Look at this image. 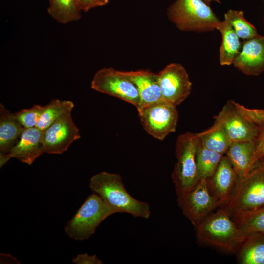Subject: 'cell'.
I'll list each match as a JSON object with an SVG mask.
<instances>
[{
    "label": "cell",
    "instance_id": "obj_1",
    "mask_svg": "<svg viewBox=\"0 0 264 264\" xmlns=\"http://www.w3.org/2000/svg\"><path fill=\"white\" fill-rule=\"evenodd\" d=\"M89 187L115 213H126L135 217L149 219V204L134 198L127 191L121 176L116 173L101 172L90 179Z\"/></svg>",
    "mask_w": 264,
    "mask_h": 264
},
{
    "label": "cell",
    "instance_id": "obj_2",
    "mask_svg": "<svg viewBox=\"0 0 264 264\" xmlns=\"http://www.w3.org/2000/svg\"><path fill=\"white\" fill-rule=\"evenodd\" d=\"M195 228L198 242L226 253L235 254L247 237L223 207L212 213Z\"/></svg>",
    "mask_w": 264,
    "mask_h": 264
},
{
    "label": "cell",
    "instance_id": "obj_3",
    "mask_svg": "<svg viewBox=\"0 0 264 264\" xmlns=\"http://www.w3.org/2000/svg\"><path fill=\"white\" fill-rule=\"evenodd\" d=\"M214 118L232 142L255 141L264 124V110L249 109L229 100Z\"/></svg>",
    "mask_w": 264,
    "mask_h": 264
},
{
    "label": "cell",
    "instance_id": "obj_4",
    "mask_svg": "<svg viewBox=\"0 0 264 264\" xmlns=\"http://www.w3.org/2000/svg\"><path fill=\"white\" fill-rule=\"evenodd\" d=\"M264 207V156L256 161L239 180L231 198L224 207L231 215L245 213Z\"/></svg>",
    "mask_w": 264,
    "mask_h": 264
},
{
    "label": "cell",
    "instance_id": "obj_5",
    "mask_svg": "<svg viewBox=\"0 0 264 264\" xmlns=\"http://www.w3.org/2000/svg\"><path fill=\"white\" fill-rule=\"evenodd\" d=\"M170 21L180 30L198 33L216 29L221 21L202 0H176L168 8Z\"/></svg>",
    "mask_w": 264,
    "mask_h": 264
},
{
    "label": "cell",
    "instance_id": "obj_6",
    "mask_svg": "<svg viewBox=\"0 0 264 264\" xmlns=\"http://www.w3.org/2000/svg\"><path fill=\"white\" fill-rule=\"evenodd\" d=\"M198 142L197 133L190 132L181 134L176 139L175 154L177 161L171 178L177 196L191 189L199 181L196 158Z\"/></svg>",
    "mask_w": 264,
    "mask_h": 264
},
{
    "label": "cell",
    "instance_id": "obj_7",
    "mask_svg": "<svg viewBox=\"0 0 264 264\" xmlns=\"http://www.w3.org/2000/svg\"><path fill=\"white\" fill-rule=\"evenodd\" d=\"M115 213L98 195L93 193L66 224L65 232L76 240L88 239L104 220Z\"/></svg>",
    "mask_w": 264,
    "mask_h": 264
},
{
    "label": "cell",
    "instance_id": "obj_8",
    "mask_svg": "<svg viewBox=\"0 0 264 264\" xmlns=\"http://www.w3.org/2000/svg\"><path fill=\"white\" fill-rule=\"evenodd\" d=\"M137 110L143 129L153 137L162 141L176 131L178 119L176 106L161 99Z\"/></svg>",
    "mask_w": 264,
    "mask_h": 264
},
{
    "label": "cell",
    "instance_id": "obj_9",
    "mask_svg": "<svg viewBox=\"0 0 264 264\" xmlns=\"http://www.w3.org/2000/svg\"><path fill=\"white\" fill-rule=\"evenodd\" d=\"M177 202L194 227L220 207L218 199L211 192L205 179L200 180L191 189L178 196Z\"/></svg>",
    "mask_w": 264,
    "mask_h": 264
},
{
    "label": "cell",
    "instance_id": "obj_10",
    "mask_svg": "<svg viewBox=\"0 0 264 264\" xmlns=\"http://www.w3.org/2000/svg\"><path fill=\"white\" fill-rule=\"evenodd\" d=\"M91 88L131 104L137 109L140 99L135 84L122 71L113 68H103L94 75Z\"/></svg>",
    "mask_w": 264,
    "mask_h": 264
},
{
    "label": "cell",
    "instance_id": "obj_11",
    "mask_svg": "<svg viewBox=\"0 0 264 264\" xmlns=\"http://www.w3.org/2000/svg\"><path fill=\"white\" fill-rule=\"evenodd\" d=\"M157 74L163 100L177 106L190 94L192 84L181 64H169Z\"/></svg>",
    "mask_w": 264,
    "mask_h": 264
},
{
    "label": "cell",
    "instance_id": "obj_12",
    "mask_svg": "<svg viewBox=\"0 0 264 264\" xmlns=\"http://www.w3.org/2000/svg\"><path fill=\"white\" fill-rule=\"evenodd\" d=\"M43 132L44 152L49 154H62L81 137L71 112L64 114Z\"/></svg>",
    "mask_w": 264,
    "mask_h": 264
},
{
    "label": "cell",
    "instance_id": "obj_13",
    "mask_svg": "<svg viewBox=\"0 0 264 264\" xmlns=\"http://www.w3.org/2000/svg\"><path fill=\"white\" fill-rule=\"evenodd\" d=\"M44 132L37 127L25 128L16 144L6 154H0V167L10 158L31 165L45 153L43 142Z\"/></svg>",
    "mask_w": 264,
    "mask_h": 264
},
{
    "label": "cell",
    "instance_id": "obj_14",
    "mask_svg": "<svg viewBox=\"0 0 264 264\" xmlns=\"http://www.w3.org/2000/svg\"><path fill=\"white\" fill-rule=\"evenodd\" d=\"M207 181L211 192L219 202L220 207L225 206L239 182L238 176L226 155L223 156L214 173Z\"/></svg>",
    "mask_w": 264,
    "mask_h": 264
},
{
    "label": "cell",
    "instance_id": "obj_15",
    "mask_svg": "<svg viewBox=\"0 0 264 264\" xmlns=\"http://www.w3.org/2000/svg\"><path fill=\"white\" fill-rule=\"evenodd\" d=\"M234 66L247 75L257 76L264 71V36L245 40L233 61Z\"/></svg>",
    "mask_w": 264,
    "mask_h": 264
},
{
    "label": "cell",
    "instance_id": "obj_16",
    "mask_svg": "<svg viewBox=\"0 0 264 264\" xmlns=\"http://www.w3.org/2000/svg\"><path fill=\"white\" fill-rule=\"evenodd\" d=\"M122 72L135 84L138 89L140 99L138 108L162 99L157 73L148 70Z\"/></svg>",
    "mask_w": 264,
    "mask_h": 264
},
{
    "label": "cell",
    "instance_id": "obj_17",
    "mask_svg": "<svg viewBox=\"0 0 264 264\" xmlns=\"http://www.w3.org/2000/svg\"><path fill=\"white\" fill-rule=\"evenodd\" d=\"M25 128L4 105H0V152L7 154L16 144Z\"/></svg>",
    "mask_w": 264,
    "mask_h": 264
},
{
    "label": "cell",
    "instance_id": "obj_18",
    "mask_svg": "<svg viewBox=\"0 0 264 264\" xmlns=\"http://www.w3.org/2000/svg\"><path fill=\"white\" fill-rule=\"evenodd\" d=\"M254 141L232 142L225 154L236 171L239 180L244 176L252 166L255 152Z\"/></svg>",
    "mask_w": 264,
    "mask_h": 264
},
{
    "label": "cell",
    "instance_id": "obj_19",
    "mask_svg": "<svg viewBox=\"0 0 264 264\" xmlns=\"http://www.w3.org/2000/svg\"><path fill=\"white\" fill-rule=\"evenodd\" d=\"M241 264H264V233L248 235L235 253Z\"/></svg>",
    "mask_w": 264,
    "mask_h": 264
},
{
    "label": "cell",
    "instance_id": "obj_20",
    "mask_svg": "<svg viewBox=\"0 0 264 264\" xmlns=\"http://www.w3.org/2000/svg\"><path fill=\"white\" fill-rule=\"evenodd\" d=\"M216 29L221 33L222 41L219 50V62L221 65H230L240 52L242 43L228 22L220 21Z\"/></svg>",
    "mask_w": 264,
    "mask_h": 264
},
{
    "label": "cell",
    "instance_id": "obj_21",
    "mask_svg": "<svg viewBox=\"0 0 264 264\" xmlns=\"http://www.w3.org/2000/svg\"><path fill=\"white\" fill-rule=\"evenodd\" d=\"M197 133L204 147L223 154L232 142L223 127L216 121L208 129Z\"/></svg>",
    "mask_w": 264,
    "mask_h": 264
},
{
    "label": "cell",
    "instance_id": "obj_22",
    "mask_svg": "<svg viewBox=\"0 0 264 264\" xmlns=\"http://www.w3.org/2000/svg\"><path fill=\"white\" fill-rule=\"evenodd\" d=\"M224 154L204 147L199 139L196 150V163L199 180L209 179Z\"/></svg>",
    "mask_w": 264,
    "mask_h": 264
},
{
    "label": "cell",
    "instance_id": "obj_23",
    "mask_svg": "<svg viewBox=\"0 0 264 264\" xmlns=\"http://www.w3.org/2000/svg\"><path fill=\"white\" fill-rule=\"evenodd\" d=\"M47 11L58 22L65 24L79 20L82 11L76 0H49Z\"/></svg>",
    "mask_w": 264,
    "mask_h": 264
},
{
    "label": "cell",
    "instance_id": "obj_24",
    "mask_svg": "<svg viewBox=\"0 0 264 264\" xmlns=\"http://www.w3.org/2000/svg\"><path fill=\"white\" fill-rule=\"evenodd\" d=\"M74 103L69 100L55 99L45 105L36 127L44 131L64 114L71 112Z\"/></svg>",
    "mask_w": 264,
    "mask_h": 264
},
{
    "label": "cell",
    "instance_id": "obj_25",
    "mask_svg": "<svg viewBox=\"0 0 264 264\" xmlns=\"http://www.w3.org/2000/svg\"><path fill=\"white\" fill-rule=\"evenodd\" d=\"M238 226L247 236L255 232L264 233V207L231 216Z\"/></svg>",
    "mask_w": 264,
    "mask_h": 264
},
{
    "label": "cell",
    "instance_id": "obj_26",
    "mask_svg": "<svg viewBox=\"0 0 264 264\" xmlns=\"http://www.w3.org/2000/svg\"><path fill=\"white\" fill-rule=\"evenodd\" d=\"M224 20L231 25L239 38L247 40L259 35L255 27L245 19L242 10H228L224 14Z\"/></svg>",
    "mask_w": 264,
    "mask_h": 264
},
{
    "label": "cell",
    "instance_id": "obj_27",
    "mask_svg": "<svg viewBox=\"0 0 264 264\" xmlns=\"http://www.w3.org/2000/svg\"><path fill=\"white\" fill-rule=\"evenodd\" d=\"M45 108V105L36 104L30 108L22 109L14 114L24 128H32L36 126Z\"/></svg>",
    "mask_w": 264,
    "mask_h": 264
},
{
    "label": "cell",
    "instance_id": "obj_28",
    "mask_svg": "<svg viewBox=\"0 0 264 264\" xmlns=\"http://www.w3.org/2000/svg\"><path fill=\"white\" fill-rule=\"evenodd\" d=\"M254 142L255 149L252 166L256 161L264 156V124L261 127L258 137Z\"/></svg>",
    "mask_w": 264,
    "mask_h": 264
},
{
    "label": "cell",
    "instance_id": "obj_29",
    "mask_svg": "<svg viewBox=\"0 0 264 264\" xmlns=\"http://www.w3.org/2000/svg\"><path fill=\"white\" fill-rule=\"evenodd\" d=\"M72 261L76 264H102V261L96 255H89L87 253L78 254Z\"/></svg>",
    "mask_w": 264,
    "mask_h": 264
},
{
    "label": "cell",
    "instance_id": "obj_30",
    "mask_svg": "<svg viewBox=\"0 0 264 264\" xmlns=\"http://www.w3.org/2000/svg\"><path fill=\"white\" fill-rule=\"evenodd\" d=\"M76 1L82 11L87 12L95 7L92 0H76Z\"/></svg>",
    "mask_w": 264,
    "mask_h": 264
},
{
    "label": "cell",
    "instance_id": "obj_31",
    "mask_svg": "<svg viewBox=\"0 0 264 264\" xmlns=\"http://www.w3.org/2000/svg\"><path fill=\"white\" fill-rule=\"evenodd\" d=\"M95 7L101 6L106 5L108 3L109 0H92Z\"/></svg>",
    "mask_w": 264,
    "mask_h": 264
},
{
    "label": "cell",
    "instance_id": "obj_32",
    "mask_svg": "<svg viewBox=\"0 0 264 264\" xmlns=\"http://www.w3.org/2000/svg\"><path fill=\"white\" fill-rule=\"evenodd\" d=\"M202 0L208 5H210V2H211L212 1H216L218 3H220V0Z\"/></svg>",
    "mask_w": 264,
    "mask_h": 264
},
{
    "label": "cell",
    "instance_id": "obj_33",
    "mask_svg": "<svg viewBox=\"0 0 264 264\" xmlns=\"http://www.w3.org/2000/svg\"></svg>",
    "mask_w": 264,
    "mask_h": 264
},
{
    "label": "cell",
    "instance_id": "obj_34",
    "mask_svg": "<svg viewBox=\"0 0 264 264\" xmlns=\"http://www.w3.org/2000/svg\"><path fill=\"white\" fill-rule=\"evenodd\" d=\"M263 1H264V0H263Z\"/></svg>",
    "mask_w": 264,
    "mask_h": 264
}]
</instances>
